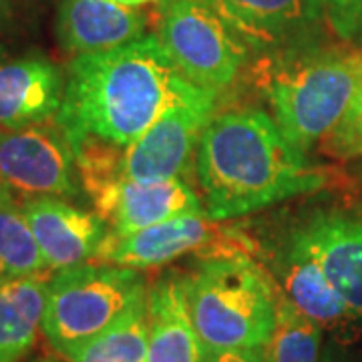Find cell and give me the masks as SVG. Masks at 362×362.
<instances>
[{
    "label": "cell",
    "mask_w": 362,
    "mask_h": 362,
    "mask_svg": "<svg viewBox=\"0 0 362 362\" xmlns=\"http://www.w3.org/2000/svg\"><path fill=\"white\" fill-rule=\"evenodd\" d=\"M218 95L181 77L156 35L73 57L54 121L66 137L90 133L129 147L169 109Z\"/></svg>",
    "instance_id": "obj_1"
},
{
    "label": "cell",
    "mask_w": 362,
    "mask_h": 362,
    "mask_svg": "<svg viewBox=\"0 0 362 362\" xmlns=\"http://www.w3.org/2000/svg\"><path fill=\"white\" fill-rule=\"evenodd\" d=\"M195 173L206 214L216 221L250 216L326 183L264 109L214 115L197 145Z\"/></svg>",
    "instance_id": "obj_2"
},
{
    "label": "cell",
    "mask_w": 362,
    "mask_h": 362,
    "mask_svg": "<svg viewBox=\"0 0 362 362\" xmlns=\"http://www.w3.org/2000/svg\"><path fill=\"white\" fill-rule=\"evenodd\" d=\"M254 85L276 125L300 151L337 129L362 83V47L322 40L256 54Z\"/></svg>",
    "instance_id": "obj_3"
},
{
    "label": "cell",
    "mask_w": 362,
    "mask_h": 362,
    "mask_svg": "<svg viewBox=\"0 0 362 362\" xmlns=\"http://www.w3.org/2000/svg\"><path fill=\"white\" fill-rule=\"evenodd\" d=\"M280 290L250 256L206 258L187 278V300L206 350L266 349Z\"/></svg>",
    "instance_id": "obj_4"
},
{
    "label": "cell",
    "mask_w": 362,
    "mask_h": 362,
    "mask_svg": "<svg viewBox=\"0 0 362 362\" xmlns=\"http://www.w3.org/2000/svg\"><path fill=\"white\" fill-rule=\"evenodd\" d=\"M147 296V280L127 266L87 262L54 272L47 286L40 330L52 349L66 356L121 320Z\"/></svg>",
    "instance_id": "obj_5"
},
{
    "label": "cell",
    "mask_w": 362,
    "mask_h": 362,
    "mask_svg": "<svg viewBox=\"0 0 362 362\" xmlns=\"http://www.w3.org/2000/svg\"><path fill=\"white\" fill-rule=\"evenodd\" d=\"M156 35L181 77L199 89H230L250 61V47L202 0H161Z\"/></svg>",
    "instance_id": "obj_6"
},
{
    "label": "cell",
    "mask_w": 362,
    "mask_h": 362,
    "mask_svg": "<svg viewBox=\"0 0 362 362\" xmlns=\"http://www.w3.org/2000/svg\"><path fill=\"white\" fill-rule=\"evenodd\" d=\"M250 247L252 244L246 235L226 230L207 214H189L129 235L109 232L93 262L143 270L165 266L195 252H207V258L247 256Z\"/></svg>",
    "instance_id": "obj_7"
},
{
    "label": "cell",
    "mask_w": 362,
    "mask_h": 362,
    "mask_svg": "<svg viewBox=\"0 0 362 362\" xmlns=\"http://www.w3.org/2000/svg\"><path fill=\"white\" fill-rule=\"evenodd\" d=\"M0 177L11 192L40 197L78 194L71 141L54 121L0 133Z\"/></svg>",
    "instance_id": "obj_8"
},
{
    "label": "cell",
    "mask_w": 362,
    "mask_h": 362,
    "mask_svg": "<svg viewBox=\"0 0 362 362\" xmlns=\"http://www.w3.org/2000/svg\"><path fill=\"white\" fill-rule=\"evenodd\" d=\"M250 47L252 54L322 40L328 25L318 0H202Z\"/></svg>",
    "instance_id": "obj_9"
},
{
    "label": "cell",
    "mask_w": 362,
    "mask_h": 362,
    "mask_svg": "<svg viewBox=\"0 0 362 362\" xmlns=\"http://www.w3.org/2000/svg\"><path fill=\"white\" fill-rule=\"evenodd\" d=\"M218 97L211 95L195 103L173 107L159 117L125 149V177L133 181L180 177L216 115Z\"/></svg>",
    "instance_id": "obj_10"
},
{
    "label": "cell",
    "mask_w": 362,
    "mask_h": 362,
    "mask_svg": "<svg viewBox=\"0 0 362 362\" xmlns=\"http://www.w3.org/2000/svg\"><path fill=\"white\" fill-rule=\"evenodd\" d=\"M21 207L51 272L90 262L109 233V226L97 214L54 195L28 197Z\"/></svg>",
    "instance_id": "obj_11"
},
{
    "label": "cell",
    "mask_w": 362,
    "mask_h": 362,
    "mask_svg": "<svg viewBox=\"0 0 362 362\" xmlns=\"http://www.w3.org/2000/svg\"><path fill=\"white\" fill-rule=\"evenodd\" d=\"M356 316H362V214L326 211L296 230Z\"/></svg>",
    "instance_id": "obj_12"
},
{
    "label": "cell",
    "mask_w": 362,
    "mask_h": 362,
    "mask_svg": "<svg viewBox=\"0 0 362 362\" xmlns=\"http://www.w3.org/2000/svg\"><path fill=\"white\" fill-rule=\"evenodd\" d=\"M189 214H206L202 197L181 180H125L99 214L109 232L129 235Z\"/></svg>",
    "instance_id": "obj_13"
},
{
    "label": "cell",
    "mask_w": 362,
    "mask_h": 362,
    "mask_svg": "<svg viewBox=\"0 0 362 362\" xmlns=\"http://www.w3.org/2000/svg\"><path fill=\"white\" fill-rule=\"evenodd\" d=\"M147 16L113 0H61L57 35L73 57L115 49L145 35Z\"/></svg>",
    "instance_id": "obj_14"
},
{
    "label": "cell",
    "mask_w": 362,
    "mask_h": 362,
    "mask_svg": "<svg viewBox=\"0 0 362 362\" xmlns=\"http://www.w3.org/2000/svg\"><path fill=\"white\" fill-rule=\"evenodd\" d=\"M63 77L45 59H18L0 65V127L18 131L47 123L63 103Z\"/></svg>",
    "instance_id": "obj_15"
},
{
    "label": "cell",
    "mask_w": 362,
    "mask_h": 362,
    "mask_svg": "<svg viewBox=\"0 0 362 362\" xmlns=\"http://www.w3.org/2000/svg\"><path fill=\"white\" fill-rule=\"evenodd\" d=\"M149 350L147 362H202L206 349L195 330L187 278L180 274L161 276L149 288Z\"/></svg>",
    "instance_id": "obj_16"
},
{
    "label": "cell",
    "mask_w": 362,
    "mask_h": 362,
    "mask_svg": "<svg viewBox=\"0 0 362 362\" xmlns=\"http://www.w3.org/2000/svg\"><path fill=\"white\" fill-rule=\"evenodd\" d=\"M278 272L282 278L284 296L304 316L312 318L322 328H334L358 318L338 294L337 288L330 284L318 259L304 246L296 232L290 235L280 254Z\"/></svg>",
    "instance_id": "obj_17"
},
{
    "label": "cell",
    "mask_w": 362,
    "mask_h": 362,
    "mask_svg": "<svg viewBox=\"0 0 362 362\" xmlns=\"http://www.w3.org/2000/svg\"><path fill=\"white\" fill-rule=\"evenodd\" d=\"M52 272L0 282V362H18L42 326Z\"/></svg>",
    "instance_id": "obj_18"
},
{
    "label": "cell",
    "mask_w": 362,
    "mask_h": 362,
    "mask_svg": "<svg viewBox=\"0 0 362 362\" xmlns=\"http://www.w3.org/2000/svg\"><path fill=\"white\" fill-rule=\"evenodd\" d=\"M78 181L83 192L89 195L95 214H101L109 199L115 195L117 187L125 177V149L119 143L103 139L99 135L81 133L69 137Z\"/></svg>",
    "instance_id": "obj_19"
},
{
    "label": "cell",
    "mask_w": 362,
    "mask_h": 362,
    "mask_svg": "<svg viewBox=\"0 0 362 362\" xmlns=\"http://www.w3.org/2000/svg\"><path fill=\"white\" fill-rule=\"evenodd\" d=\"M49 272L23 207L6 192L0 197V282Z\"/></svg>",
    "instance_id": "obj_20"
},
{
    "label": "cell",
    "mask_w": 362,
    "mask_h": 362,
    "mask_svg": "<svg viewBox=\"0 0 362 362\" xmlns=\"http://www.w3.org/2000/svg\"><path fill=\"white\" fill-rule=\"evenodd\" d=\"M149 316L147 300L131 308L99 337L81 344L65 358L69 362H147Z\"/></svg>",
    "instance_id": "obj_21"
},
{
    "label": "cell",
    "mask_w": 362,
    "mask_h": 362,
    "mask_svg": "<svg viewBox=\"0 0 362 362\" xmlns=\"http://www.w3.org/2000/svg\"><path fill=\"white\" fill-rule=\"evenodd\" d=\"M266 352L270 362H320L322 326L280 294L276 326Z\"/></svg>",
    "instance_id": "obj_22"
},
{
    "label": "cell",
    "mask_w": 362,
    "mask_h": 362,
    "mask_svg": "<svg viewBox=\"0 0 362 362\" xmlns=\"http://www.w3.org/2000/svg\"><path fill=\"white\" fill-rule=\"evenodd\" d=\"M322 143L324 151L340 159L362 156V83L346 115Z\"/></svg>",
    "instance_id": "obj_23"
},
{
    "label": "cell",
    "mask_w": 362,
    "mask_h": 362,
    "mask_svg": "<svg viewBox=\"0 0 362 362\" xmlns=\"http://www.w3.org/2000/svg\"><path fill=\"white\" fill-rule=\"evenodd\" d=\"M328 26L338 39L356 42L362 39V0H318Z\"/></svg>",
    "instance_id": "obj_24"
},
{
    "label": "cell",
    "mask_w": 362,
    "mask_h": 362,
    "mask_svg": "<svg viewBox=\"0 0 362 362\" xmlns=\"http://www.w3.org/2000/svg\"><path fill=\"white\" fill-rule=\"evenodd\" d=\"M202 362H270L266 349L206 350Z\"/></svg>",
    "instance_id": "obj_25"
},
{
    "label": "cell",
    "mask_w": 362,
    "mask_h": 362,
    "mask_svg": "<svg viewBox=\"0 0 362 362\" xmlns=\"http://www.w3.org/2000/svg\"><path fill=\"white\" fill-rule=\"evenodd\" d=\"M320 362H361L356 356H352L349 350H344L338 342H328L322 349Z\"/></svg>",
    "instance_id": "obj_26"
},
{
    "label": "cell",
    "mask_w": 362,
    "mask_h": 362,
    "mask_svg": "<svg viewBox=\"0 0 362 362\" xmlns=\"http://www.w3.org/2000/svg\"><path fill=\"white\" fill-rule=\"evenodd\" d=\"M14 4H16V0H0V28L8 23L14 11Z\"/></svg>",
    "instance_id": "obj_27"
},
{
    "label": "cell",
    "mask_w": 362,
    "mask_h": 362,
    "mask_svg": "<svg viewBox=\"0 0 362 362\" xmlns=\"http://www.w3.org/2000/svg\"><path fill=\"white\" fill-rule=\"evenodd\" d=\"M117 4H123V6H133V8H137V6H143V4H151V2H161V0H113Z\"/></svg>",
    "instance_id": "obj_28"
},
{
    "label": "cell",
    "mask_w": 362,
    "mask_h": 362,
    "mask_svg": "<svg viewBox=\"0 0 362 362\" xmlns=\"http://www.w3.org/2000/svg\"><path fill=\"white\" fill-rule=\"evenodd\" d=\"M6 192H11V189H8V185H6V183L2 181V177H0V197L6 194Z\"/></svg>",
    "instance_id": "obj_29"
},
{
    "label": "cell",
    "mask_w": 362,
    "mask_h": 362,
    "mask_svg": "<svg viewBox=\"0 0 362 362\" xmlns=\"http://www.w3.org/2000/svg\"><path fill=\"white\" fill-rule=\"evenodd\" d=\"M39 362H51V361H39Z\"/></svg>",
    "instance_id": "obj_30"
}]
</instances>
